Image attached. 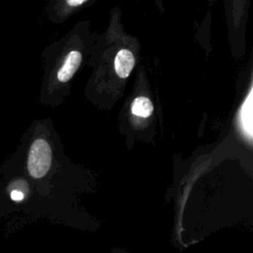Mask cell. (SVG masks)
<instances>
[{
	"label": "cell",
	"mask_w": 253,
	"mask_h": 253,
	"mask_svg": "<svg viewBox=\"0 0 253 253\" xmlns=\"http://www.w3.org/2000/svg\"><path fill=\"white\" fill-rule=\"evenodd\" d=\"M51 148L48 141L42 137H35L29 146L27 156V168L29 174L36 179L43 177L51 165Z\"/></svg>",
	"instance_id": "obj_1"
},
{
	"label": "cell",
	"mask_w": 253,
	"mask_h": 253,
	"mask_svg": "<svg viewBox=\"0 0 253 253\" xmlns=\"http://www.w3.org/2000/svg\"><path fill=\"white\" fill-rule=\"evenodd\" d=\"M81 53L77 50H71L68 54H66L64 61L59 66L56 72L57 80L61 83L69 81L74 73L77 71L81 62Z\"/></svg>",
	"instance_id": "obj_2"
},
{
	"label": "cell",
	"mask_w": 253,
	"mask_h": 253,
	"mask_svg": "<svg viewBox=\"0 0 253 253\" xmlns=\"http://www.w3.org/2000/svg\"><path fill=\"white\" fill-rule=\"evenodd\" d=\"M134 62V56L130 50L126 48L119 50L114 61V68L117 75L123 79L127 78L132 71Z\"/></svg>",
	"instance_id": "obj_3"
},
{
	"label": "cell",
	"mask_w": 253,
	"mask_h": 253,
	"mask_svg": "<svg viewBox=\"0 0 253 253\" xmlns=\"http://www.w3.org/2000/svg\"><path fill=\"white\" fill-rule=\"evenodd\" d=\"M239 126L248 139L252 138V88L248 92L246 99L244 100L238 115Z\"/></svg>",
	"instance_id": "obj_4"
},
{
	"label": "cell",
	"mask_w": 253,
	"mask_h": 253,
	"mask_svg": "<svg viewBox=\"0 0 253 253\" xmlns=\"http://www.w3.org/2000/svg\"><path fill=\"white\" fill-rule=\"evenodd\" d=\"M131 113L138 118H149L153 113V104L147 97H137L131 104Z\"/></svg>",
	"instance_id": "obj_5"
},
{
	"label": "cell",
	"mask_w": 253,
	"mask_h": 253,
	"mask_svg": "<svg viewBox=\"0 0 253 253\" xmlns=\"http://www.w3.org/2000/svg\"><path fill=\"white\" fill-rule=\"evenodd\" d=\"M11 199H12L13 201H17V202L22 201V200L24 199V194H23L22 192H20V191L15 190V191H13V192L11 193Z\"/></svg>",
	"instance_id": "obj_6"
},
{
	"label": "cell",
	"mask_w": 253,
	"mask_h": 253,
	"mask_svg": "<svg viewBox=\"0 0 253 253\" xmlns=\"http://www.w3.org/2000/svg\"><path fill=\"white\" fill-rule=\"evenodd\" d=\"M69 6H78L86 2L87 0H65Z\"/></svg>",
	"instance_id": "obj_7"
}]
</instances>
